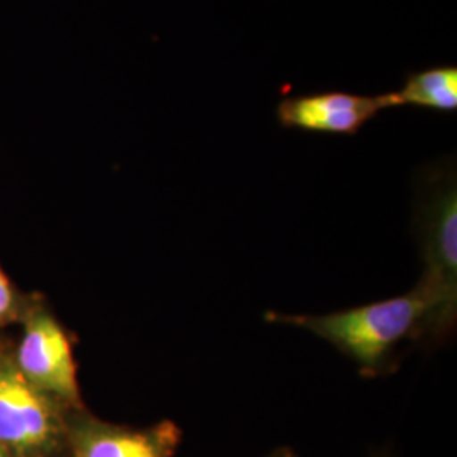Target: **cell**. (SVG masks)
<instances>
[{
	"mask_svg": "<svg viewBox=\"0 0 457 457\" xmlns=\"http://www.w3.org/2000/svg\"><path fill=\"white\" fill-rule=\"evenodd\" d=\"M432 313V296L420 281L409 294L351 311L328 315L270 312L266 319L311 330L354 361L362 375L373 378L390 370L398 344L428 332Z\"/></svg>",
	"mask_w": 457,
	"mask_h": 457,
	"instance_id": "1",
	"label": "cell"
},
{
	"mask_svg": "<svg viewBox=\"0 0 457 457\" xmlns=\"http://www.w3.org/2000/svg\"><path fill=\"white\" fill-rule=\"evenodd\" d=\"M73 410L34 386L0 351V445L9 457H65Z\"/></svg>",
	"mask_w": 457,
	"mask_h": 457,
	"instance_id": "2",
	"label": "cell"
},
{
	"mask_svg": "<svg viewBox=\"0 0 457 457\" xmlns=\"http://www.w3.org/2000/svg\"><path fill=\"white\" fill-rule=\"evenodd\" d=\"M424 219L425 271L422 283L432 296L428 332L444 337L457 315V185L454 166L428 173Z\"/></svg>",
	"mask_w": 457,
	"mask_h": 457,
	"instance_id": "3",
	"label": "cell"
},
{
	"mask_svg": "<svg viewBox=\"0 0 457 457\" xmlns=\"http://www.w3.org/2000/svg\"><path fill=\"white\" fill-rule=\"evenodd\" d=\"M12 358L19 371L34 386L54 396L68 409H83L70 337L48 311L37 307L26 313Z\"/></svg>",
	"mask_w": 457,
	"mask_h": 457,
	"instance_id": "4",
	"label": "cell"
},
{
	"mask_svg": "<svg viewBox=\"0 0 457 457\" xmlns=\"http://www.w3.org/2000/svg\"><path fill=\"white\" fill-rule=\"evenodd\" d=\"M180 442L181 428L171 420L134 428L79 409L68 417L65 457H175Z\"/></svg>",
	"mask_w": 457,
	"mask_h": 457,
	"instance_id": "5",
	"label": "cell"
},
{
	"mask_svg": "<svg viewBox=\"0 0 457 457\" xmlns=\"http://www.w3.org/2000/svg\"><path fill=\"white\" fill-rule=\"evenodd\" d=\"M385 109H392L388 94L361 96L344 90H317L285 96L278 102L275 114L285 129L356 136Z\"/></svg>",
	"mask_w": 457,
	"mask_h": 457,
	"instance_id": "6",
	"label": "cell"
},
{
	"mask_svg": "<svg viewBox=\"0 0 457 457\" xmlns=\"http://www.w3.org/2000/svg\"><path fill=\"white\" fill-rule=\"evenodd\" d=\"M386 94L390 107L410 105L441 114L456 112L457 66L432 65L409 71L402 88Z\"/></svg>",
	"mask_w": 457,
	"mask_h": 457,
	"instance_id": "7",
	"label": "cell"
},
{
	"mask_svg": "<svg viewBox=\"0 0 457 457\" xmlns=\"http://www.w3.org/2000/svg\"><path fill=\"white\" fill-rule=\"evenodd\" d=\"M19 312L17 296L12 290L9 278L5 277L4 270L0 268V327L12 322Z\"/></svg>",
	"mask_w": 457,
	"mask_h": 457,
	"instance_id": "8",
	"label": "cell"
},
{
	"mask_svg": "<svg viewBox=\"0 0 457 457\" xmlns=\"http://www.w3.org/2000/svg\"><path fill=\"white\" fill-rule=\"evenodd\" d=\"M270 457H296L290 449H278Z\"/></svg>",
	"mask_w": 457,
	"mask_h": 457,
	"instance_id": "9",
	"label": "cell"
},
{
	"mask_svg": "<svg viewBox=\"0 0 457 457\" xmlns=\"http://www.w3.org/2000/svg\"><path fill=\"white\" fill-rule=\"evenodd\" d=\"M0 457H9V454L4 451V447L0 445Z\"/></svg>",
	"mask_w": 457,
	"mask_h": 457,
	"instance_id": "10",
	"label": "cell"
}]
</instances>
